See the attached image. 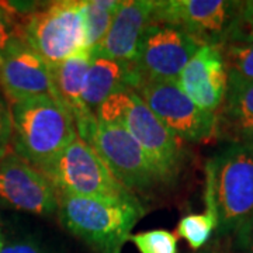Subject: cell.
<instances>
[{
    "instance_id": "cell-1",
    "label": "cell",
    "mask_w": 253,
    "mask_h": 253,
    "mask_svg": "<svg viewBox=\"0 0 253 253\" xmlns=\"http://www.w3.org/2000/svg\"><path fill=\"white\" fill-rule=\"evenodd\" d=\"M13 152L41 173L78 135L71 111L49 96L11 103Z\"/></svg>"
},
{
    "instance_id": "cell-2",
    "label": "cell",
    "mask_w": 253,
    "mask_h": 253,
    "mask_svg": "<svg viewBox=\"0 0 253 253\" xmlns=\"http://www.w3.org/2000/svg\"><path fill=\"white\" fill-rule=\"evenodd\" d=\"M206 211L219 234L235 232L253 212V142H231L206 165Z\"/></svg>"
},
{
    "instance_id": "cell-3",
    "label": "cell",
    "mask_w": 253,
    "mask_h": 253,
    "mask_svg": "<svg viewBox=\"0 0 253 253\" xmlns=\"http://www.w3.org/2000/svg\"><path fill=\"white\" fill-rule=\"evenodd\" d=\"M96 118L123 126L142 148L163 184L177 177L184 159L181 141L163 126L135 91L126 89L111 94L97 109Z\"/></svg>"
},
{
    "instance_id": "cell-4",
    "label": "cell",
    "mask_w": 253,
    "mask_h": 253,
    "mask_svg": "<svg viewBox=\"0 0 253 253\" xmlns=\"http://www.w3.org/2000/svg\"><path fill=\"white\" fill-rule=\"evenodd\" d=\"M58 215L62 225L90 246L94 253H121L131 238L142 206L116 204L101 200L58 196Z\"/></svg>"
},
{
    "instance_id": "cell-5",
    "label": "cell",
    "mask_w": 253,
    "mask_h": 253,
    "mask_svg": "<svg viewBox=\"0 0 253 253\" xmlns=\"http://www.w3.org/2000/svg\"><path fill=\"white\" fill-rule=\"evenodd\" d=\"M86 1L59 0L20 18L18 37L49 66L87 49Z\"/></svg>"
},
{
    "instance_id": "cell-6",
    "label": "cell",
    "mask_w": 253,
    "mask_h": 253,
    "mask_svg": "<svg viewBox=\"0 0 253 253\" xmlns=\"http://www.w3.org/2000/svg\"><path fill=\"white\" fill-rule=\"evenodd\" d=\"M58 196H76L116 204L142 206L139 199L126 190L110 172L107 165L90 145L73 138L44 172Z\"/></svg>"
},
{
    "instance_id": "cell-7",
    "label": "cell",
    "mask_w": 253,
    "mask_h": 253,
    "mask_svg": "<svg viewBox=\"0 0 253 253\" xmlns=\"http://www.w3.org/2000/svg\"><path fill=\"white\" fill-rule=\"evenodd\" d=\"M78 135L90 145L114 177L136 197L163 184L142 148L121 126L94 118Z\"/></svg>"
},
{
    "instance_id": "cell-8",
    "label": "cell",
    "mask_w": 253,
    "mask_h": 253,
    "mask_svg": "<svg viewBox=\"0 0 253 253\" xmlns=\"http://www.w3.org/2000/svg\"><path fill=\"white\" fill-rule=\"evenodd\" d=\"M132 91L180 141L199 144L217 136V114L200 109L176 81L139 82Z\"/></svg>"
},
{
    "instance_id": "cell-9",
    "label": "cell",
    "mask_w": 253,
    "mask_h": 253,
    "mask_svg": "<svg viewBox=\"0 0 253 253\" xmlns=\"http://www.w3.org/2000/svg\"><path fill=\"white\" fill-rule=\"evenodd\" d=\"M241 4L228 0H159L152 23L180 28L200 45L221 46L234 27Z\"/></svg>"
},
{
    "instance_id": "cell-10",
    "label": "cell",
    "mask_w": 253,
    "mask_h": 253,
    "mask_svg": "<svg viewBox=\"0 0 253 253\" xmlns=\"http://www.w3.org/2000/svg\"><path fill=\"white\" fill-rule=\"evenodd\" d=\"M200 46L193 37L180 28L162 23L149 24L134 61L138 83L144 81H177L181 71Z\"/></svg>"
},
{
    "instance_id": "cell-11",
    "label": "cell",
    "mask_w": 253,
    "mask_h": 253,
    "mask_svg": "<svg viewBox=\"0 0 253 253\" xmlns=\"http://www.w3.org/2000/svg\"><path fill=\"white\" fill-rule=\"evenodd\" d=\"M58 204V193L44 173L13 151L0 159V207L52 215Z\"/></svg>"
},
{
    "instance_id": "cell-12",
    "label": "cell",
    "mask_w": 253,
    "mask_h": 253,
    "mask_svg": "<svg viewBox=\"0 0 253 253\" xmlns=\"http://www.w3.org/2000/svg\"><path fill=\"white\" fill-rule=\"evenodd\" d=\"M0 84L11 103L38 96L56 99L51 66L20 37L0 55Z\"/></svg>"
},
{
    "instance_id": "cell-13",
    "label": "cell",
    "mask_w": 253,
    "mask_h": 253,
    "mask_svg": "<svg viewBox=\"0 0 253 253\" xmlns=\"http://www.w3.org/2000/svg\"><path fill=\"white\" fill-rule=\"evenodd\" d=\"M176 82L200 109L217 114L228 89V71L219 46H200Z\"/></svg>"
},
{
    "instance_id": "cell-14",
    "label": "cell",
    "mask_w": 253,
    "mask_h": 253,
    "mask_svg": "<svg viewBox=\"0 0 253 253\" xmlns=\"http://www.w3.org/2000/svg\"><path fill=\"white\" fill-rule=\"evenodd\" d=\"M155 0H126L121 3L107 34L90 52L124 62H134L145 30L152 24Z\"/></svg>"
},
{
    "instance_id": "cell-15",
    "label": "cell",
    "mask_w": 253,
    "mask_h": 253,
    "mask_svg": "<svg viewBox=\"0 0 253 253\" xmlns=\"http://www.w3.org/2000/svg\"><path fill=\"white\" fill-rule=\"evenodd\" d=\"M138 83L134 62L110 59L91 54V61L86 73L82 101L87 111L96 116V111L104 100L121 90H134Z\"/></svg>"
},
{
    "instance_id": "cell-16",
    "label": "cell",
    "mask_w": 253,
    "mask_h": 253,
    "mask_svg": "<svg viewBox=\"0 0 253 253\" xmlns=\"http://www.w3.org/2000/svg\"><path fill=\"white\" fill-rule=\"evenodd\" d=\"M217 136L253 142V82L228 76L225 100L217 113Z\"/></svg>"
},
{
    "instance_id": "cell-17",
    "label": "cell",
    "mask_w": 253,
    "mask_h": 253,
    "mask_svg": "<svg viewBox=\"0 0 253 253\" xmlns=\"http://www.w3.org/2000/svg\"><path fill=\"white\" fill-rule=\"evenodd\" d=\"M90 61L91 52L84 51L51 66L56 99L71 111L78 132L96 118L94 114L87 111L82 101L84 79Z\"/></svg>"
},
{
    "instance_id": "cell-18",
    "label": "cell",
    "mask_w": 253,
    "mask_h": 253,
    "mask_svg": "<svg viewBox=\"0 0 253 253\" xmlns=\"http://www.w3.org/2000/svg\"><path fill=\"white\" fill-rule=\"evenodd\" d=\"M123 0H86L84 18L87 30V49L99 45L107 34Z\"/></svg>"
},
{
    "instance_id": "cell-19",
    "label": "cell",
    "mask_w": 253,
    "mask_h": 253,
    "mask_svg": "<svg viewBox=\"0 0 253 253\" xmlns=\"http://www.w3.org/2000/svg\"><path fill=\"white\" fill-rule=\"evenodd\" d=\"M219 49L224 56L228 76L253 82V41L228 38Z\"/></svg>"
},
{
    "instance_id": "cell-20",
    "label": "cell",
    "mask_w": 253,
    "mask_h": 253,
    "mask_svg": "<svg viewBox=\"0 0 253 253\" xmlns=\"http://www.w3.org/2000/svg\"><path fill=\"white\" fill-rule=\"evenodd\" d=\"M218 219L214 214L204 211L201 214H189L183 217L177 225V234L194 251L201 249L217 231Z\"/></svg>"
},
{
    "instance_id": "cell-21",
    "label": "cell",
    "mask_w": 253,
    "mask_h": 253,
    "mask_svg": "<svg viewBox=\"0 0 253 253\" xmlns=\"http://www.w3.org/2000/svg\"><path fill=\"white\" fill-rule=\"evenodd\" d=\"M139 253H177V236L166 229H151L129 238Z\"/></svg>"
},
{
    "instance_id": "cell-22",
    "label": "cell",
    "mask_w": 253,
    "mask_h": 253,
    "mask_svg": "<svg viewBox=\"0 0 253 253\" xmlns=\"http://www.w3.org/2000/svg\"><path fill=\"white\" fill-rule=\"evenodd\" d=\"M228 38H244L253 41V0L242 1L238 17Z\"/></svg>"
},
{
    "instance_id": "cell-23",
    "label": "cell",
    "mask_w": 253,
    "mask_h": 253,
    "mask_svg": "<svg viewBox=\"0 0 253 253\" xmlns=\"http://www.w3.org/2000/svg\"><path fill=\"white\" fill-rule=\"evenodd\" d=\"M16 37H18L17 20L3 3H0V55Z\"/></svg>"
},
{
    "instance_id": "cell-24",
    "label": "cell",
    "mask_w": 253,
    "mask_h": 253,
    "mask_svg": "<svg viewBox=\"0 0 253 253\" xmlns=\"http://www.w3.org/2000/svg\"><path fill=\"white\" fill-rule=\"evenodd\" d=\"M11 139H13L11 111H10V107H7L0 100V159L9 152Z\"/></svg>"
},
{
    "instance_id": "cell-25",
    "label": "cell",
    "mask_w": 253,
    "mask_h": 253,
    "mask_svg": "<svg viewBox=\"0 0 253 253\" xmlns=\"http://www.w3.org/2000/svg\"><path fill=\"white\" fill-rule=\"evenodd\" d=\"M238 253H253V212L235 229Z\"/></svg>"
},
{
    "instance_id": "cell-26",
    "label": "cell",
    "mask_w": 253,
    "mask_h": 253,
    "mask_svg": "<svg viewBox=\"0 0 253 253\" xmlns=\"http://www.w3.org/2000/svg\"><path fill=\"white\" fill-rule=\"evenodd\" d=\"M0 253H45L40 245L30 241V239H23V241H13L9 244H3Z\"/></svg>"
},
{
    "instance_id": "cell-27",
    "label": "cell",
    "mask_w": 253,
    "mask_h": 253,
    "mask_svg": "<svg viewBox=\"0 0 253 253\" xmlns=\"http://www.w3.org/2000/svg\"><path fill=\"white\" fill-rule=\"evenodd\" d=\"M3 244H4V239H3V234H1V231H0V249H1Z\"/></svg>"
},
{
    "instance_id": "cell-28",
    "label": "cell",
    "mask_w": 253,
    "mask_h": 253,
    "mask_svg": "<svg viewBox=\"0 0 253 253\" xmlns=\"http://www.w3.org/2000/svg\"><path fill=\"white\" fill-rule=\"evenodd\" d=\"M203 253H218V252H214V251H206V252Z\"/></svg>"
},
{
    "instance_id": "cell-29",
    "label": "cell",
    "mask_w": 253,
    "mask_h": 253,
    "mask_svg": "<svg viewBox=\"0 0 253 253\" xmlns=\"http://www.w3.org/2000/svg\"><path fill=\"white\" fill-rule=\"evenodd\" d=\"M0 224H1V214H0Z\"/></svg>"
}]
</instances>
